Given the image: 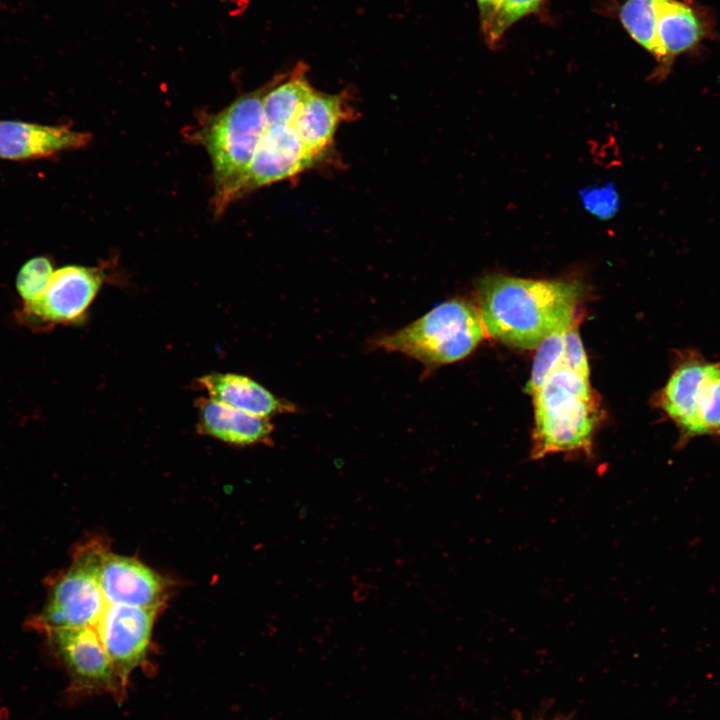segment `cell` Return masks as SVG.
Returning <instances> with one entry per match:
<instances>
[{"mask_svg": "<svg viewBox=\"0 0 720 720\" xmlns=\"http://www.w3.org/2000/svg\"><path fill=\"white\" fill-rule=\"evenodd\" d=\"M582 289L576 281L492 274L478 283L476 308L490 336L514 347L534 349L553 332L575 322Z\"/></svg>", "mask_w": 720, "mask_h": 720, "instance_id": "1", "label": "cell"}, {"mask_svg": "<svg viewBox=\"0 0 720 720\" xmlns=\"http://www.w3.org/2000/svg\"><path fill=\"white\" fill-rule=\"evenodd\" d=\"M270 83L239 96L208 117L197 133L213 166L217 214L245 194L250 167L265 130L263 100Z\"/></svg>", "mask_w": 720, "mask_h": 720, "instance_id": "2", "label": "cell"}, {"mask_svg": "<svg viewBox=\"0 0 720 720\" xmlns=\"http://www.w3.org/2000/svg\"><path fill=\"white\" fill-rule=\"evenodd\" d=\"M533 397L532 458L555 453L591 455L600 409L589 378L559 366Z\"/></svg>", "mask_w": 720, "mask_h": 720, "instance_id": "3", "label": "cell"}, {"mask_svg": "<svg viewBox=\"0 0 720 720\" xmlns=\"http://www.w3.org/2000/svg\"><path fill=\"white\" fill-rule=\"evenodd\" d=\"M484 335L476 306L452 299L406 327L377 338L373 344L413 358L426 368H436L468 356Z\"/></svg>", "mask_w": 720, "mask_h": 720, "instance_id": "4", "label": "cell"}, {"mask_svg": "<svg viewBox=\"0 0 720 720\" xmlns=\"http://www.w3.org/2000/svg\"><path fill=\"white\" fill-rule=\"evenodd\" d=\"M678 427L680 446L702 435H720V363L686 353L657 399Z\"/></svg>", "mask_w": 720, "mask_h": 720, "instance_id": "5", "label": "cell"}, {"mask_svg": "<svg viewBox=\"0 0 720 720\" xmlns=\"http://www.w3.org/2000/svg\"><path fill=\"white\" fill-rule=\"evenodd\" d=\"M106 550L99 544L81 548L72 566L53 585L36 624L50 633L96 625L107 602L99 582V568Z\"/></svg>", "mask_w": 720, "mask_h": 720, "instance_id": "6", "label": "cell"}, {"mask_svg": "<svg viewBox=\"0 0 720 720\" xmlns=\"http://www.w3.org/2000/svg\"><path fill=\"white\" fill-rule=\"evenodd\" d=\"M98 267L66 265L54 271L44 293L22 306L17 319L32 330L80 323L104 282Z\"/></svg>", "mask_w": 720, "mask_h": 720, "instance_id": "7", "label": "cell"}, {"mask_svg": "<svg viewBox=\"0 0 720 720\" xmlns=\"http://www.w3.org/2000/svg\"><path fill=\"white\" fill-rule=\"evenodd\" d=\"M157 609L107 603L94 626L124 686L146 658Z\"/></svg>", "mask_w": 720, "mask_h": 720, "instance_id": "8", "label": "cell"}, {"mask_svg": "<svg viewBox=\"0 0 720 720\" xmlns=\"http://www.w3.org/2000/svg\"><path fill=\"white\" fill-rule=\"evenodd\" d=\"M49 634L79 688L115 692L125 687L94 628L61 629Z\"/></svg>", "mask_w": 720, "mask_h": 720, "instance_id": "9", "label": "cell"}, {"mask_svg": "<svg viewBox=\"0 0 720 720\" xmlns=\"http://www.w3.org/2000/svg\"><path fill=\"white\" fill-rule=\"evenodd\" d=\"M100 587L109 604L158 607L166 592L164 579L142 562L105 551L99 568Z\"/></svg>", "mask_w": 720, "mask_h": 720, "instance_id": "10", "label": "cell"}, {"mask_svg": "<svg viewBox=\"0 0 720 720\" xmlns=\"http://www.w3.org/2000/svg\"><path fill=\"white\" fill-rule=\"evenodd\" d=\"M314 165L293 123L266 124L250 167L245 194L296 176Z\"/></svg>", "mask_w": 720, "mask_h": 720, "instance_id": "11", "label": "cell"}, {"mask_svg": "<svg viewBox=\"0 0 720 720\" xmlns=\"http://www.w3.org/2000/svg\"><path fill=\"white\" fill-rule=\"evenodd\" d=\"M86 132L19 120L0 121V159L38 160L81 148L89 142Z\"/></svg>", "mask_w": 720, "mask_h": 720, "instance_id": "12", "label": "cell"}, {"mask_svg": "<svg viewBox=\"0 0 720 720\" xmlns=\"http://www.w3.org/2000/svg\"><path fill=\"white\" fill-rule=\"evenodd\" d=\"M352 115L344 92L325 94L313 89L306 97L293 126L314 164L328 152L339 124Z\"/></svg>", "mask_w": 720, "mask_h": 720, "instance_id": "13", "label": "cell"}, {"mask_svg": "<svg viewBox=\"0 0 720 720\" xmlns=\"http://www.w3.org/2000/svg\"><path fill=\"white\" fill-rule=\"evenodd\" d=\"M198 431L226 443L247 446L271 440L273 425L258 417L212 398L197 400Z\"/></svg>", "mask_w": 720, "mask_h": 720, "instance_id": "14", "label": "cell"}, {"mask_svg": "<svg viewBox=\"0 0 720 720\" xmlns=\"http://www.w3.org/2000/svg\"><path fill=\"white\" fill-rule=\"evenodd\" d=\"M209 398L246 413L269 419L293 412L295 406L281 400L251 378L235 373H210L198 379Z\"/></svg>", "mask_w": 720, "mask_h": 720, "instance_id": "15", "label": "cell"}, {"mask_svg": "<svg viewBox=\"0 0 720 720\" xmlns=\"http://www.w3.org/2000/svg\"><path fill=\"white\" fill-rule=\"evenodd\" d=\"M658 61L667 66L677 55L693 48L704 36L696 11L677 0H656Z\"/></svg>", "mask_w": 720, "mask_h": 720, "instance_id": "16", "label": "cell"}, {"mask_svg": "<svg viewBox=\"0 0 720 720\" xmlns=\"http://www.w3.org/2000/svg\"><path fill=\"white\" fill-rule=\"evenodd\" d=\"M619 16L631 37L658 60L656 0H626Z\"/></svg>", "mask_w": 720, "mask_h": 720, "instance_id": "17", "label": "cell"}, {"mask_svg": "<svg viewBox=\"0 0 720 720\" xmlns=\"http://www.w3.org/2000/svg\"><path fill=\"white\" fill-rule=\"evenodd\" d=\"M48 256H35L27 260L16 275L15 287L22 306L35 302L46 290L54 273Z\"/></svg>", "mask_w": 720, "mask_h": 720, "instance_id": "18", "label": "cell"}, {"mask_svg": "<svg viewBox=\"0 0 720 720\" xmlns=\"http://www.w3.org/2000/svg\"><path fill=\"white\" fill-rule=\"evenodd\" d=\"M570 326L553 332L537 347L531 377L527 385V391L531 395L538 391L549 375L560 365L564 336Z\"/></svg>", "mask_w": 720, "mask_h": 720, "instance_id": "19", "label": "cell"}, {"mask_svg": "<svg viewBox=\"0 0 720 720\" xmlns=\"http://www.w3.org/2000/svg\"><path fill=\"white\" fill-rule=\"evenodd\" d=\"M542 0H502L493 22L485 34L490 45L496 44L515 22L539 8Z\"/></svg>", "mask_w": 720, "mask_h": 720, "instance_id": "20", "label": "cell"}, {"mask_svg": "<svg viewBox=\"0 0 720 720\" xmlns=\"http://www.w3.org/2000/svg\"><path fill=\"white\" fill-rule=\"evenodd\" d=\"M559 366L589 378V365L576 323H573L565 333L564 347Z\"/></svg>", "mask_w": 720, "mask_h": 720, "instance_id": "21", "label": "cell"}, {"mask_svg": "<svg viewBox=\"0 0 720 720\" xmlns=\"http://www.w3.org/2000/svg\"><path fill=\"white\" fill-rule=\"evenodd\" d=\"M584 204L588 210L599 217L611 216L617 208V195L608 186L605 188L591 189L583 196Z\"/></svg>", "mask_w": 720, "mask_h": 720, "instance_id": "22", "label": "cell"}, {"mask_svg": "<svg viewBox=\"0 0 720 720\" xmlns=\"http://www.w3.org/2000/svg\"><path fill=\"white\" fill-rule=\"evenodd\" d=\"M479 9L481 30L485 36L501 5L502 0H476Z\"/></svg>", "mask_w": 720, "mask_h": 720, "instance_id": "23", "label": "cell"}]
</instances>
